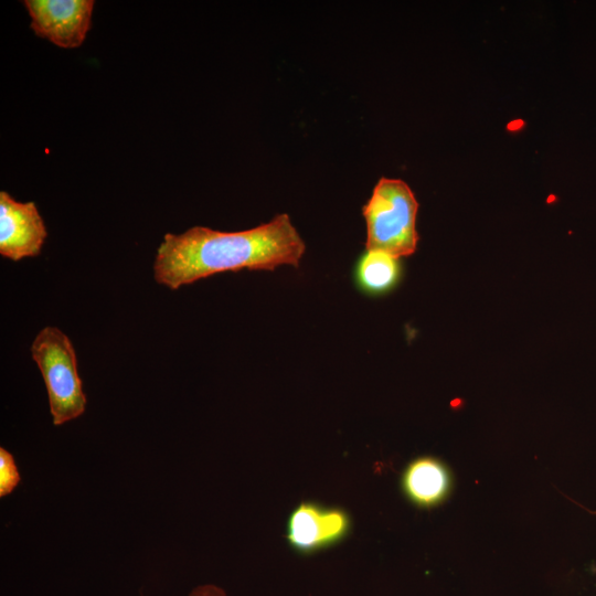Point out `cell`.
<instances>
[{
	"label": "cell",
	"mask_w": 596,
	"mask_h": 596,
	"mask_svg": "<svg viewBox=\"0 0 596 596\" xmlns=\"http://www.w3.org/2000/svg\"><path fill=\"white\" fill-rule=\"evenodd\" d=\"M305 251L306 244L286 213L237 232L196 225L181 234H164L156 252L153 278L157 284L177 290L225 272L298 267Z\"/></svg>",
	"instance_id": "1"
},
{
	"label": "cell",
	"mask_w": 596,
	"mask_h": 596,
	"mask_svg": "<svg viewBox=\"0 0 596 596\" xmlns=\"http://www.w3.org/2000/svg\"><path fill=\"white\" fill-rule=\"evenodd\" d=\"M350 528L351 520L345 511L301 502L288 518L286 538L296 551L312 553L340 542Z\"/></svg>",
	"instance_id": "6"
},
{
	"label": "cell",
	"mask_w": 596,
	"mask_h": 596,
	"mask_svg": "<svg viewBox=\"0 0 596 596\" xmlns=\"http://www.w3.org/2000/svg\"><path fill=\"white\" fill-rule=\"evenodd\" d=\"M47 230L33 201L20 202L0 191V255L12 262L41 254Z\"/></svg>",
	"instance_id": "5"
},
{
	"label": "cell",
	"mask_w": 596,
	"mask_h": 596,
	"mask_svg": "<svg viewBox=\"0 0 596 596\" xmlns=\"http://www.w3.org/2000/svg\"><path fill=\"white\" fill-rule=\"evenodd\" d=\"M189 596H226V593L213 584H205L195 587Z\"/></svg>",
	"instance_id": "10"
},
{
	"label": "cell",
	"mask_w": 596,
	"mask_h": 596,
	"mask_svg": "<svg viewBox=\"0 0 596 596\" xmlns=\"http://www.w3.org/2000/svg\"><path fill=\"white\" fill-rule=\"evenodd\" d=\"M30 352L46 387L53 424L60 426L81 416L87 401L71 339L61 329L46 326L35 336Z\"/></svg>",
	"instance_id": "3"
},
{
	"label": "cell",
	"mask_w": 596,
	"mask_h": 596,
	"mask_svg": "<svg viewBox=\"0 0 596 596\" xmlns=\"http://www.w3.org/2000/svg\"><path fill=\"white\" fill-rule=\"evenodd\" d=\"M30 28L62 49L79 47L91 29L94 0H24Z\"/></svg>",
	"instance_id": "4"
},
{
	"label": "cell",
	"mask_w": 596,
	"mask_h": 596,
	"mask_svg": "<svg viewBox=\"0 0 596 596\" xmlns=\"http://www.w3.org/2000/svg\"><path fill=\"white\" fill-rule=\"evenodd\" d=\"M20 482L14 458L3 447L0 448V497L11 493Z\"/></svg>",
	"instance_id": "9"
},
{
	"label": "cell",
	"mask_w": 596,
	"mask_h": 596,
	"mask_svg": "<svg viewBox=\"0 0 596 596\" xmlns=\"http://www.w3.org/2000/svg\"><path fill=\"white\" fill-rule=\"evenodd\" d=\"M418 203L402 180L381 178L362 207L366 224L365 249H379L396 257L412 255L417 246Z\"/></svg>",
	"instance_id": "2"
},
{
	"label": "cell",
	"mask_w": 596,
	"mask_h": 596,
	"mask_svg": "<svg viewBox=\"0 0 596 596\" xmlns=\"http://www.w3.org/2000/svg\"><path fill=\"white\" fill-rule=\"evenodd\" d=\"M401 483L411 502L419 508H433L448 497L451 476L443 461L425 456L414 459L406 466Z\"/></svg>",
	"instance_id": "7"
},
{
	"label": "cell",
	"mask_w": 596,
	"mask_h": 596,
	"mask_svg": "<svg viewBox=\"0 0 596 596\" xmlns=\"http://www.w3.org/2000/svg\"><path fill=\"white\" fill-rule=\"evenodd\" d=\"M401 277L398 257L379 249H365L354 268V281L366 295L377 296L391 290Z\"/></svg>",
	"instance_id": "8"
}]
</instances>
